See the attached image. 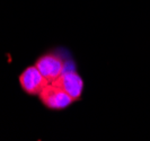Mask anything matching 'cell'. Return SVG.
I'll use <instances>...</instances> for the list:
<instances>
[{
    "mask_svg": "<svg viewBox=\"0 0 150 141\" xmlns=\"http://www.w3.org/2000/svg\"><path fill=\"white\" fill-rule=\"evenodd\" d=\"M38 96L42 103L50 110H63L75 102L69 94L52 82L47 84Z\"/></svg>",
    "mask_w": 150,
    "mask_h": 141,
    "instance_id": "cell-1",
    "label": "cell"
},
{
    "mask_svg": "<svg viewBox=\"0 0 150 141\" xmlns=\"http://www.w3.org/2000/svg\"><path fill=\"white\" fill-rule=\"evenodd\" d=\"M35 66L49 82L57 80L66 70L63 59L60 55H57L54 53H49L41 57L36 61Z\"/></svg>",
    "mask_w": 150,
    "mask_h": 141,
    "instance_id": "cell-2",
    "label": "cell"
},
{
    "mask_svg": "<svg viewBox=\"0 0 150 141\" xmlns=\"http://www.w3.org/2000/svg\"><path fill=\"white\" fill-rule=\"evenodd\" d=\"M19 84L30 95H38L42 89L50 82L47 81L43 77V74L40 72L36 66L26 68L19 76Z\"/></svg>",
    "mask_w": 150,
    "mask_h": 141,
    "instance_id": "cell-3",
    "label": "cell"
},
{
    "mask_svg": "<svg viewBox=\"0 0 150 141\" xmlns=\"http://www.w3.org/2000/svg\"><path fill=\"white\" fill-rule=\"evenodd\" d=\"M52 84H54V85H57L60 88L63 89L67 94H69L70 96L72 97L74 101H78L83 95V78L72 69L64 70L63 74H61L57 80H54Z\"/></svg>",
    "mask_w": 150,
    "mask_h": 141,
    "instance_id": "cell-4",
    "label": "cell"
}]
</instances>
